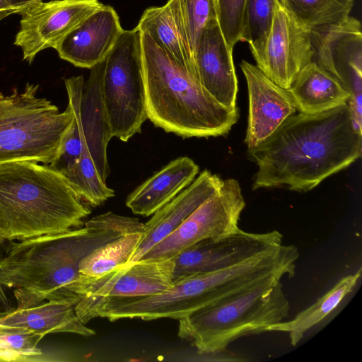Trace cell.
Returning <instances> with one entry per match:
<instances>
[{
  "label": "cell",
  "mask_w": 362,
  "mask_h": 362,
  "mask_svg": "<svg viewBox=\"0 0 362 362\" xmlns=\"http://www.w3.org/2000/svg\"><path fill=\"white\" fill-rule=\"evenodd\" d=\"M362 134L347 105L315 115L293 114L247 149L257 165L252 189L308 192L361 157Z\"/></svg>",
  "instance_id": "6da1fadb"
},
{
  "label": "cell",
  "mask_w": 362,
  "mask_h": 362,
  "mask_svg": "<svg viewBox=\"0 0 362 362\" xmlns=\"http://www.w3.org/2000/svg\"><path fill=\"white\" fill-rule=\"evenodd\" d=\"M136 27L172 58L195 69L180 0H168L163 6L146 8Z\"/></svg>",
  "instance_id": "7402d4cb"
},
{
  "label": "cell",
  "mask_w": 362,
  "mask_h": 362,
  "mask_svg": "<svg viewBox=\"0 0 362 362\" xmlns=\"http://www.w3.org/2000/svg\"><path fill=\"white\" fill-rule=\"evenodd\" d=\"M38 84L27 83L24 90L0 93V164L30 161L51 164L73 120L68 105L59 112L45 98L37 96Z\"/></svg>",
  "instance_id": "52a82bcc"
},
{
  "label": "cell",
  "mask_w": 362,
  "mask_h": 362,
  "mask_svg": "<svg viewBox=\"0 0 362 362\" xmlns=\"http://www.w3.org/2000/svg\"><path fill=\"white\" fill-rule=\"evenodd\" d=\"M105 60L90 69L81 92L78 117L84 145L100 177L106 182L110 173L107 146L112 136L102 92Z\"/></svg>",
  "instance_id": "d6986e66"
},
{
  "label": "cell",
  "mask_w": 362,
  "mask_h": 362,
  "mask_svg": "<svg viewBox=\"0 0 362 362\" xmlns=\"http://www.w3.org/2000/svg\"><path fill=\"white\" fill-rule=\"evenodd\" d=\"M76 303L65 300H47L25 309H11L0 313V325L27 330L44 337L57 332L84 337L95 334L77 316Z\"/></svg>",
  "instance_id": "44dd1931"
},
{
  "label": "cell",
  "mask_w": 362,
  "mask_h": 362,
  "mask_svg": "<svg viewBox=\"0 0 362 362\" xmlns=\"http://www.w3.org/2000/svg\"><path fill=\"white\" fill-rule=\"evenodd\" d=\"M2 257L0 252V258ZM0 305L4 310L10 309L9 302L6 295L4 288L0 284Z\"/></svg>",
  "instance_id": "d6a6232c"
},
{
  "label": "cell",
  "mask_w": 362,
  "mask_h": 362,
  "mask_svg": "<svg viewBox=\"0 0 362 362\" xmlns=\"http://www.w3.org/2000/svg\"><path fill=\"white\" fill-rule=\"evenodd\" d=\"M99 0H52L41 1L25 10L14 45L23 59L31 64L37 54L54 48L89 16L100 8Z\"/></svg>",
  "instance_id": "4fadbf2b"
},
{
  "label": "cell",
  "mask_w": 362,
  "mask_h": 362,
  "mask_svg": "<svg viewBox=\"0 0 362 362\" xmlns=\"http://www.w3.org/2000/svg\"><path fill=\"white\" fill-rule=\"evenodd\" d=\"M174 261L141 259L117 267L97 278L87 277L83 297H136L154 295L173 285Z\"/></svg>",
  "instance_id": "9a60e30c"
},
{
  "label": "cell",
  "mask_w": 362,
  "mask_h": 362,
  "mask_svg": "<svg viewBox=\"0 0 362 362\" xmlns=\"http://www.w3.org/2000/svg\"><path fill=\"white\" fill-rule=\"evenodd\" d=\"M313 56L310 30L274 0L271 26L256 66L276 84L288 89Z\"/></svg>",
  "instance_id": "8fae6325"
},
{
  "label": "cell",
  "mask_w": 362,
  "mask_h": 362,
  "mask_svg": "<svg viewBox=\"0 0 362 362\" xmlns=\"http://www.w3.org/2000/svg\"><path fill=\"white\" fill-rule=\"evenodd\" d=\"M300 113L315 115L347 105L349 91L332 74L311 62L288 89Z\"/></svg>",
  "instance_id": "603a6c76"
},
{
  "label": "cell",
  "mask_w": 362,
  "mask_h": 362,
  "mask_svg": "<svg viewBox=\"0 0 362 362\" xmlns=\"http://www.w3.org/2000/svg\"><path fill=\"white\" fill-rule=\"evenodd\" d=\"M194 62L204 89L221 105L237 107L238 87L233 49L225 40L218 20L209 23L202 31L194 54Z\"/></svg>",
  "instance_id": "2e32d148"
},
{
  "label": "cell",
  "mask_w": 362,
  "mask_h": 362,
  "mask_svg": "<svg viewBox=\"0 0 362 362\" xmlns=\"http://www.w3.org/2000/svg\"><path fill=\"white\" fill-rule=\"evenodd\" d=\"M143 233L124 235L105 244L85 256L79 264V272L88 278H97L129 262Z\"/></svg>",
  "instance_id": "d4e9b609"
},
{
  "label": "cell",
  "mask_w": 362,
  "mask_h": 362,
  "mask_svg": "<svg viewBox=\"0 0 362 362\" xmlns=\"http://www.w3.org/2000/svg\"><path fill=\"white\" fill-rule=\"evenodd\" d=\"M361 274L360 267L355 273L343 277L315 303L300 312L293 320L274 324L267 328V332L288 333L291 344L296 346L339 310L356 288Z\"/></svg>",
  "instance_id": "cb8c5ba5"
},
{
  "label": "cell",
  "mask_w": 362,
  "mask_h": 362,
  "mask_svg": "<svg viewBox=\"0 0 362 362\" xmlns=\"http://www.w3.org/2000/svg\"><path fill=\"white\" fill-rule=\"evenodd\" d=\"M222 182L217 175L208 170H203L188 187L156 211L145 223L146 230L142 238L127 263L139 260L173 233L218 190Z\"/></svg>",
  "instance_id": "ac0fdd59"
},
{
  "label": "cell",
  "mask_w": 362,
  "mask_h": 362,
  "mask_svg": "<svg viewBox=\"0 0 362 362\" xmlns=\"http://www.w3.org/2000/svg\"><path fill=\"white\" fill-rule=\"evenodd\" d=\"M42 338L27 330L0 325V343L17 354L22 361L42 354L37 344Z\"/></svg>",
  "instance_id": "f546056e"
},
{
  "label": "cell",
  "mask_w": 362,
  "mask_h": 362,
  "mask_svg": "<svg viewBox=\"0 0 362 362\" xmlns=\"http://www.w3.org/2000/svg\"><path fill=\"white\" fill-rule=\"evenodd\" d=\"M43 0H2L4 17L11 14H20L23 10Z\"/></svg>",
  "instance_id": "1f68e13d"
},
{
  "label": "cell",
  "mask_w": 362,
  "mask_h": 362,
  "mask_svg": "<svg viewBox=\"0 0 362 362\" xmlns=\"http://www.w3.org/2000/svg\"><path fill=\"white\" fill-rule=\"evenodd\" d=\"M122 235L84 225L13 243L0 258V284L13 288L18 309L45 300L77 304L88 287L87 277L79 272L80 262L93 250Z\"/></svg>",
  "instance_id": "7a4b0ae2"
},
{
  "label": "cell",
  "mask_w": 362,
  "mask_h": 362,
  "mask_svg": "<svg viewBox=\"0 0 362 362\" xmlns=\"http://www.w3.org/2000/svg\"><path fill=\"white\" fill-rule=\"evenodd\" d=\"M124 29L116 11L103 5L55 47L59 57L75 66L91 69L103 62Z\"/></svg>",
  "instance_id": "e0dca14e"
},
{
  "label": "cell",
  "mask_w": 362,
  "mask_h": 362,
  "mask_svg": "<svg viewBox=\"0 0 362 362\" xmlns=\"http://www.w3.org/2000/svg\"><path fill=\"white\" fill-rule=\"evenodd\" d=\"M141 50L146 115L155 126L183 138L219 136L230 131L238 108L216 101L195 69L172 58L144 33Z\"/></svg>",
  "instance_id": "3957f363"
},
{
  "label": "cell",
  "mask_w": 362,
  "mask_h": 362,
  "mask_svg": "<svg viewBox=\"0 0 362 362\" xmlns=\"http://www.w3.org/2000/svg\"><path fill=\"white\" fill-rule=\"evenodd\" d=\"M354 0H283V5L309 30L341 23Z\"/></svg>",
  "instance_id": "484cf974"
},
{
  "label": "cell",
  "mask_w": 362,
  "mask_h": 362,
  "mask_svg": "<svg viewBox=\"0 0 362 362\" xmlns=\"http://www.w3.org/2000/svg\"><path fill=\"white\" fill-rule=\"evenodd\" d=\"M104 105L112 136L127 141L148 119L143 76L141 33L124 30L105 60Z\"/></svg>",
  "instance_id": "ba28073f"
},
{
  "label": "cell",
  "mask_w": 362,
  "mask_h": 362,
  "mask_svg": "<svg viewBox=\"0 0 362 362\" xmlns=\"http://www.w3.org/2000/svg\"><path fill=\"white\" fill-rule=\"evenodd\" d=\"M199 168L189 157H179L156 173L129 194L126 205L138 215L148 216L188 187Z\"/></svg>",
  "instance_id": "ffe728a7"
},
{
  "label": "cell",
  "mask_w": 362,
  "mask_h": 362,
  "mask_svg": "<svg viewBox=\"0 0 362 362\" xmlns=\"http://www.w3.org/2000/svg\"><path fill=\"white\" fill-rule=\"evenodd\" d=\"M312 62L337 78L349 91L354 116L362 113V32L360 21H344L310 30Z\"/></svg>",
  "instance_id": "30bf717a"
},
{
  "label": "cell",
  "mask_w": 362,
  "mask_h": 362,
  "mask_svg": "<svg viewBox=\"0 0 362 362\" xmlns=\"http://www.w3.org/2000/svg\"><path fill=\"white\" fill-rule=\"evenodd\" d=\"M281 279H270L179 319V337L190 341L199 354H214L242 337L267 332L289 312Z\"/></svg>",
  "instance_id": "8992f818"
},
{
  "label": "cell",
  "mask_w": 362,
  "mask_h": 362,
  "mask_svg": "<svg viewBox=\"0 0 362 362\" xmlns=\"http://www.w3.org/2000/svg\"><path fill=\"white\" fill-rule=\"evenodd\" d=\"M245 206L238 182L233 178L223 180L217 191L141 259H171L202 240L238 230Z\"/></svg>",
  "instance_id": "9c48e42d"
},
{
  "label": "cell",
  "mask_w": 362,
  "mask_h": 362,
  "mask_svg": "<svg viewBox=\"0 0 362 362\" xmlns=\"http://www.w3.org/2000/svg\"><path fill=\"white\" fill-rule=\"evenodd\" d=\"M278 230L255 233L238 230L202 240L172 258L173 283L186 277L220 270L282 245Z\"/></svg>",
  "instance_id": "7c38bea8"
},
{
  "label": "cell",
  "mask_w": 362,
  "mask_h": 362,
  "mask_svg": "<svg viewBox=\"0 0 362 362\" xmlns=\"http://www.w3.org/2000/svg\"><path fill=\"white\" fill-rule=\"evenodd\" d=\"M217 20L225 40L233 49L244 42L247 0H216Z\"/></svg>",
  "instance_id": "83f0119b"
},
{
  "label": "cell",
  "mask_w": 362,
  "mask_h": 362,
  "mask_svg": "<svg viewBox=\"0 0 362 362\" xmlns=\"http://www.w3.org/2000/svg\"><path fill=\"white\" fill-rule=\"evenodd\" d=\"M264 276L259 259L252 257L230 267L194 274L173 283L161 293L136 297H83L75 307L83 324L100 317L153 320H179L223 297L259 283Z\"/></svg>",
  "instance_id": "5b68a950"
},
{
  "label": "cell",
  "mask_w": 362,
  "mask_h": 362,
  "mask_svg": "<svg viewBox=\"0 0 362 362\" xmlns=\"http://www.w3.org/2000/svg\"><path fill=\"white\" fill-rule=\"evenodd\" d=\"M4 18L5 17H4L3 7H2V0H0V21Z\"/></svg>",
  "instance_id": "836d02e7"
},
{
  "label": "cell",
  "mask_w": 362,
  "mask_h": 362,
  "mask_svg": "<svg viewBox=\"0 0 362 362\" xmlns=\"http://www.w3.org/2000/svg\"><path fill=\"white\" fill-rule=\"evenodd\" d=\"M283 4V0H279ZM274 0H247L244 42L249 45L257 59L268 35L274 11Z\"/></svg>",
  "instance_id": "4316f807"
},
{
  "label": "cell",
  "mask_w": 362,
  "mask_h": 362,
  "mask_svg": "<svg viewBox=\"0 0 362 362\" xmlns=\"http://www.w3.org/2000/svg\"><path fill=\"white\" fill-rule=\"evenodd\" d=\"M90 209L49 165L0 164V245L82 228Z\"/></svg>",
  "instance_id": "277c9868"
},
{
  "label": "cell",
  "mask_w": 362,
  "mask_h": 362,
  "mask_svg": "<svg viewBox=\"0 0 362 362\" xmlns=\"http://www.w3.org/2000/svg\"><path fill=\"white\" fill-rule=\"evenodd\" d=\"M193 57L205 27L217 20L216 0H180Z\"/></svg>",
  "instance_id": "f1b7e54d"
},
{
  "label": "cell",
  "mask_w": 362,
  "mask_h": 362,
  "mask_svg": "<svg viewBox=\"0 0 362 362\" xmlns=\"http://www.w3.org/2000/svg\"><path fill=\"white\" fill-rule=\"evenodd\" d=\"M85 226L100 228L121 233L123 235L145 232V223L138 218L123 216L111 211L97 215L85 222Z\"/></svg>",
  "instance_id": "4dcf8cb0"
},
{
  "label": "cell",
  "mask_w": 362,
  "mask_h": 362,
  "mask_svg": "<svg viewBox=\"0 0 362 362\" xmlns=\"http://www.w3.org/2000/svg\"><path fill=\"white\" fill-rule=\"evenodd\" d=\"M240 68L248 90L245 143L250 149L267 139L297 109L288 89L273 82L256 65L243 60Z\"/></svg>",
  "instance_id": "5bb4252c"
}]
</instances>
